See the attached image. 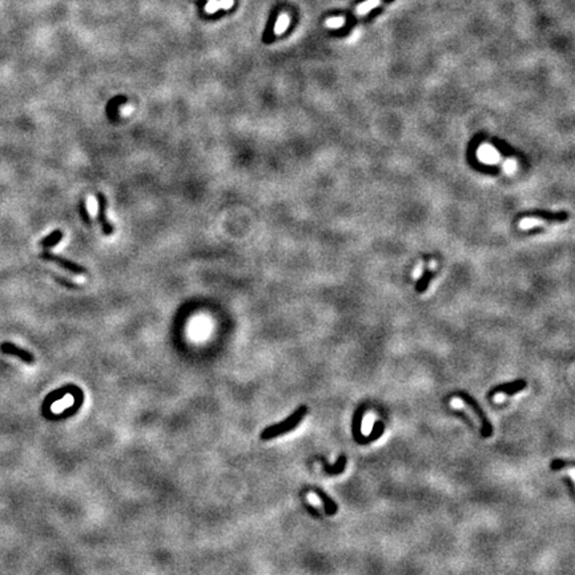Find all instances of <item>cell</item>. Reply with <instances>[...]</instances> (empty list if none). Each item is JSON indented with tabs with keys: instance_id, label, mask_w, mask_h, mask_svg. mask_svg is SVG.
<instances>
[{
	"instance_id": "7a4b0ae2",
	"label": "cell",
	"mask_w": 575,
	"mask_h": 575,
	"mask_svg": "<svg viewBox=\"0 0 575 575\" xmlns=\"http://www.w3.org/2000/svg\"><path fill=\"white\" fill-rule=\"evenodd\" d=\"M366 409H368L366 406H362V405L359 406V408L356 410V413H354L353 421H352V433H353L354 441H356L358 445H368L373 441H377V439L384 434V431H385V425H384V422L376 421V424H374V426H373V430L370 431V434L363 435L361 428H362V418H363V414H365L366 412Z\"/></svg>"
},
{
	"instance_id": "5b68a950",
	"label": "cell",
	"mask_w": 575,
	"mask_h": 575,
	"mask_svg": "<svg viewBox=\"0 0 575 575\" xmlns=\"http://www.w3.org/2000/svg\"><path fill=\"white\" fill-rule=\"evenodd\" d=\"M96 200H98V206H99L98 222L100 224V226H102L103 233H104L105 236L113 235L114 232L113 225H112L111 221H109L107 217V209H108L107 197H105L103 193L99 192L98 195H96Z\"/></svg>"
},
{
	"instance_id": "e0dca14e",
	"label": "cell",
	"mask_w": 575,
	"mask_h": 575,
	"mask_svg": "<svg viewBox=\"0 0 575 575\" xmlns=\"http://www.w3.org/2000/svg\"><path fill=\"white\" fill-rule=\"evenodd\" d=\"M343 19L342 17H333V19L328 20V26L329 27H340L342 26Z\"/></svg>"
},
{
	"instance_id": "4fadbf2b",
	"label": "cell",
	"mask_w": 575,
	"mask_h": 575,
	"mask_svg": "<svg viewBox=\"0 0 575 575\" xmlns=\"http://www.w3.org/2000/svg\"><path fill=\"white\" fill-rule=\"evenodd\" d=\"M575 466V462L572 461V459H570V461H566V459H554V461H551V464H550V469L551 470H562V469H566V467H574Z\"/></svg>"
},
{
	"instance_id": "5bb4252c",
	"label": "cell",
	"mask_w": 575,
	"mask_h": 575,
	"mask_svg": "<svg viewBox=\"0 0 575 575\" xmlns=\"http://www.w3.org/2000/svg\"><path fill=\"white\" fill-rule=\"evenodd\" d=\"M79 209H80V216H82L83 221L85 222V225H91V220H89V216H88V210H87V206H85V203L84 201H80V206H79Z\"/></svg>"
},
{
	"instance_id": "8fae6325",
	"label": "cell",
	"mask_w": 575,
	"mask_h": 575,
	"mask_svg": "<svg viewBox=\"0 0 575 575\" xmlns=\"http://www.w3.org/2000/svg\"><path fill=\"white\" fill-rule=\"evenodd\" d=\"M63 236L64 235H63L62 231H60V229H56V231L49 233L47 237H44V239L40 241V245H42L43 248H53V246H56L60 241H62Z\"/></svg>"
},
{
	"instance_id": "2e32d148",
	"label": "cell",
	"mask_w": 575,
	"mask_h": 575,
	"mask_svg": "<svg viewBox=\"0 0 575 575\" xmlns=\"http://www.w3.org/2000/svg\"><path fill=\"white\" fill-rule=\"evenodd\" d=\"M288 23H289V19H288V16H285V15H282L281 17H280V20H278L277 26H276V32H282V31L285 30L288 27Z\"/></svg>"
},
{
	"instance_id": "7c38bea8",
	"label": "cell",
	"mask_w": 575,
	"mask_h": 575,
	"mask_svg": "<svg viewBox=\"0 0 575 575\" xmlns=\"http://www.w3.org/2000/svg\"><path fill=\"white\" fill-rule=\"evenodd\" d=\"M433 277H434V272L426 271L425 273L422 275V277L418 280L417 285H415V289H417L418 292H425L426 289H428L430 281L433 280Z\"/></svg>"
},
{
	"instance_id": "52a82bcc",
	"label": "cell",
	"mask_w": 575,
	"mask_h": 575,
	"mask_svg": "<svg viewBox=\"0 0 575 575\" xmlns=\"http://www.w3.org/2000/svg\"><path fill=\"white\" fill-rule=\"evenodd\" d=\"M0 350H2L4 354H11V356L17 357V358H20L23 362L28 363V365H32V363L35 362V356H33L31 352L16 347L15 343L3 342L2 345H0Z\"/></svg>"
},
{
	"instance_id": "d6986e66",
	"label": "cell",
	"mask_w": 575,
	"mask_h": 575,
	"mask_svg": "<svg viewBox=\"0 0 575 575\" xmlns=\"http://www.w3.org/2000/svg\"><path fill=\"white\" fill-rule=\"evenodd\" d=\"M304 505H305V507H306V509L309 510V513H311L312 515H314V516H317V518H320L321 515H320V513H318V511H317V509H314V507L312 506V505H309V503H306V502H305Z\"/></svg>"
},
{
	"instance_id": "3957f363",
	"label": "cell",
	"mask_w": 575,
	"mask_h": 575,
	"mask_svg": "<svg viewBox=\"0 0 575 575\" xmlns=\"http://www.w3.org/2000/svg\"><path fill=\"white\" fill-rule=\"evenodd\" d=\"M454 397L461 398L462 401H464L465 404L469 406V408L473 409L474 413H475L478 418L481 419V422H482V429H481V434H482V437H484V438L491 437V435H493V425H491V422L487 419L486 414H485V412L482 410V408L478 405L477 401H475V399H474L470 394H466L465 392L455 393Z\"/></svg>"
},
{
	"instance_id": "ffe728a7",
	"label": "cell",
	"mask_w": 575,
	"mask_h": 575,
	"mask_svg": "<svg viewBox=\"0 0 575 575\" xmlns=\"http://www.w3.org/2000/svg\"><path fill=\"white\" fill-rule=\"evenodd\" d=\"M56 281H57V282H60V284H62V285H67V286H69V288H71V289H78V288H79V286H78V285H73V284H71V282H69V281H67V280H62V278H60V277H57V276H56Z\"/></svg>"
},
{
	"instance_id": "8992f818",
	"label": "cell",
	"mask_w": 575,
	"mask_h": 575,
	"mask_svg": "<svg viewBox=\"0 0 575 575\" xmlns=\"http://www.w3.org/2000/svg\"><path fill=\"white\" fill-rule=\"evenodd\" d=\"M525 388H526V381L525 379H516V381H513V382H506L503 384V385H498L495 388H493L490 392L487 393V398H493L494 395L501 394V393H505L506 395H514L515 393L525 389Z\"/></svg>"
},
{
	"instance_id": "ba28073f",
	"label": "cell",
	"mask_w": 575,
	"mask_h": 575,
	"mask_svg": "<svg viewBox=\"0 0 575 575\" xmlns=\"http://www.w3.org/2000/svg\"><path fill=\"white\" fill-rule=\"evenodd\" d=\"M523 217H535V219H541V220H549V221H557V222H562V221H566V220H569V213L567 212H547V210H531V212H526L523 213Z\"/></svg>"
},
{
	"instance_id": "6da1fadb",
	"label": "cell",
	"mask_w": 575,
	"mask_h": 575,
	"mask_svg": "<svg viewBox=\"0 0 575 575\" xmlns=\"http://www.w3.org/2000/svg\"><path fill=\"white\" fill-rule=\"evenodd\" d=\"M306 414H308L306 406L305 405L298 406V408L296 409V410H294L288 418H285L284 421L278 422V424H275V425L264 429L260 437H261L262 441H269V439L280 437V435L285 434V433H289V431L294 430V429L300 425L301 421L304 419V417Z\"/></svg>"
},
{
	"instance_id": "30bf717a",
	"label": "cell",
	"mask_w": 575,
	"mask_h": 575,
	"mask_svg": "<svg viewBox=\"0 0 575 575\" xmlns=\"http://www.w3.org/2000/svg\"><path fill=\"white\" fill-rule=\"evenodd\" d=\"M313 491L316 495H317L318 498H320L321 501H322L323 503V509H325V513L328 514V515H334V514L337 513V510H338V507H337L336 502H334L332 498L328 495L327 493L323 490H321V489H318V487H313Z\"/></svg>"
},
{
	"instance_id": "277c9868",
	"label": "cell",
	"mask_w": 575,
	"mask_h": 575,
	"mask_svg": "<svg viewBox=\"0 0 575 575\" xmlns=\"http://www.w3.org/2000/svg\"><path fill=\"white\" fill-rule=\"evenodd\" d=\"M40 257H42L43 260H46V261H51L60 265V268L66 269V271L71 272V273H73V275H85V273H87V269H85L84 266L76 264V262L71 261V260H67V258H64L63 256L53 255V253H49V252H43L42 255H40Z\"/></svg>"
},
{
	"instance_id": "44dd1931",
	"label": "cell",
	"mask_w": 575,
	"mask_h": 575,
	"mask_svg": "<svg viewBox=\"0 0 575 575\" xmlns=\"http://www.w3.org/2000/svg\"><path fill=\"white\" fill-rule=\"evenodd\" d=\"M454 413H455V414H459V415H461L462 418H464L465 421H466L467 424H469V425H470V426H474V425H473V422H471V419L469 418V417H466V414H465L464 412H461V410H454Z\"/></svg>"
},
{
	"instance_id": "ac0fdd59",
	"label": "cell",
	"mask_w": 575,
	"mask_h": 575,
	"mask_svg": "<svg viewBox=\"0 0 575 575\" xmlns=\"http://www.w3.org/2000/svg\"><path fill=\"white\" fill-rule=\"evenodd\" d=\"M562 480H563V481H565L566 484L569 485V487H570V494H571V497H572V498H574V491H575V486H574V482H572V480H571V478H570V477H565V478H562Z\"/></svg>"
},
{
	"instance_id": "9c48e42d",
	"label": "cell",
	"mask_w": 575,
	"mask_h": 575,
	"mask_svg": "<svg viewBox=\"0 0 575 575\" xmlns=\"http://www.w3.org/2000/svg\"><path fill=\"white\" fill-rule=\"evenodd\" d=\"M321 461V464H322V467H323V471L328 474V475H338V474L343 473V470H345V467H347V455L341 454L340 457H338V459H337V462L334 465H330L329 462L327 461V458L325 457H320L318 458Z\"/></svg>"
},
{
	"instance_id": "9a60e30c",
	"label": "cell",
	"mask_w": 575,
	"mask_h": 575,
	"mask_svg": "<svg viewBox=\"0 0 575 575\" xmlns=\"http://www.w3.org/2000/svg\"><path fill=\"white\" fill-rule=\"evenodd\" d=\"M378 4V0H370V2H368V3L362 4V6L358 7V12L359 13H366L368 11H370L372 8H374V7Z\"/></svg>"
}]
</instances>
